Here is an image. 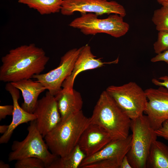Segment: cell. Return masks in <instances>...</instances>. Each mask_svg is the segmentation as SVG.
Masks as SVG:
<instances>
[{
  "label": "cell",
  "instance_id": "cell-1",
  "mask_svg": "<svg viewBox=\"0 0 168 168\" xmlns=\"http://www.w3.org/2000/svg\"><path fill=\"white\" fill-rule=\"evenodd\" d=\"M49 60L44 50L34 44L10 50L1 58L0 80L12 82L40 74Z\"/></svg>",
  "mask_w": 168,
  "mask_h": 168
},
{
  "label": "cell",
  "instance_id": "cell-2",
  "mask_svg": "<svg viewBox=\"0 0 168 168\" xmlns=\"http://www.w3.org/2000/svg\"><path fill=\"white\" fill-rule=\"evenodd\" d=\"M90 121L82 110L62 120L44 137L49 151L58 157L67 156L78 145Z\"/></svg>",
  "mask_w": 168,
  "mask_h": 168
},
{
  "label": "cell",
  "instance_id": "cell-3",
  "mask_svg": "<svg viewBox=\"0 0 168 168\" xmlns=\"http://www.w3.org/2000/svg\"><path fill=\"white\" fill-rule=\"evenodd\" d=\"M90 118V123L103 128L113 140L124 139L129 135L131 119L106 90L100 95Z\"/></svg>",
  "mask_w": 168,
  "mask_h": 168
},
{
  "label": "cell",
  "instance_id": "cell-4",
  "mask_svg": "<svg viewBox=\"0 0 168 168\" xmlns=\"http://www.w3.org/2000/svg\"><path fill=\"white\" fill-rule=\"evenodd\" d=\"M130 147L126 155L132 168H146L149 152L158 137L147 115L131 119Z\"/></svg>",
  "mask_w": 168,
  "mask_h": 168
},
{
  "label": "cell",
  "instance_id": "cell-5",
  "mask_svg": "<svg viewBox=\"0 0 168 168\" xmlns=\"http://www.w3.org/2000/svg\"><path fill=\"white\" fill-rule=\"evenodd\" d=\"M28 133L22 141H15L8 155L9 162L28 157H35L42 160L46 168L57 158L49 151L44 138L38 130L36 122H30L27 128Z\"/></svg>",
  "mask_w": 168,
  "mask_h": 168
},
{
  "label": "cell",
  "instance_id": "cell-6",
  "mask_svg": "<svg viewBox=\"0 0 168 168\" xmlns=\"http://www.w3.org/2000/svg\"><path fill=\"white\" fill-rule=\"evenodd\" d=\"M97 16L93 13L81 14L80 17L71 21L69 26L79 29L86 35L104 33L117 38L124 35L129 30L128 24L124 21L123 17L119 15H111L104 19L98 18Z\"/></svg>",
  "mask_w": 168,
  "mask_h": 168
},
{
  "label": "cell",
  "instance_id": "cell-7",
  "mask_svg": "<svg viewBox=\"0 0 168 168\" xmlns=\"http://www.w3.org/2000/svg\"><path fill=\"white\" fill-rule=\"evenodd\" d=\"M106 91L131 119L143 115L147 100L145 91L136 82L110 86Z\"/></svg>",
  "mask_w": 168,
  "mask_h": 168
},
{
  "label": "cell",
  "instance_id": "cell-8",
  "mask_svg": "<svg viewBox=\"0 0 168 168\" xmlns=\"http://www.w3.org/2000/svg\"><path fill=\"white\" fill-rule=\"evenodd\" d=\"M82 48L68 51L61 57L59 64L56 68L46 73L35 75L32 78L41 83L55 96L62 89L63 82L71 74Z\"/></svg>",
  "mask_w": 168,
  "mask_h": 168
},
{
  "label": "cell",
  "instance_id": "cell-9",
  "mask_svg": "<svg viewBox=\"0 0 168 168\" xmlns=\"http://www.w3.org/2000/svg\"><path fill=\"white\" fill-rule=\"evenodd\" d=\"M61 12L64 15H71L76 12H87L97 15L113 13L124 17L126 15L124 7L115 1L107 0H63Z\"/></svg>",
  "mask_w": 168,
  "mask_h": 168
},
{
  "label": "cell",
  "instance_id": "cell-10",
  "mask_svg": "<svg viewBox=\"0 0 168 168\" xmlns=\"http://www.w3.org/2000/svg\"><path fill=\"white\" fill-rule=\"evenodd\" d=\"M147 102L144 112L156 131L168 120V89L163 86L145 90Z\"/></svg>",
  "mask_w": 168,
  "mask_h": 168
},
{
  "label": "cell",
  "instance_id": "cell-11",
  "mask_svg": "<svg viewBox=\"0 0 168 168\" xmlns=\"http://www.w3.org/2000/svg\"><path fill=\"white\" fill-rule=\"evenodd\" d=\"M33 113L37 128L44 138L62 120L55 96L48 91L38 100Z\"/></svg>",
  "mask_w": 168,
  "mask_h": 168
},
{
  "label": "cell",
  "instance_id": "cell-12",
  "mask_svg": "<svg viewBox=\"0 0 168 168\" xmlns=\"http://www.w3.org/2000/svg\"><path fill=\"white\" fill-rule=\"evenodd\" d=\"M118 62V58L112 61L103 62L101 58H96V56L92 53L90 46L86 44L82 46L71 74L63 82L62 87L67 90L72 91L74 89L75 79L80 72L100 68L106 64H116Z\"/></svg>",
  "mask_w": 168,
  "mask_h": 168
},
{
  "label": "cell",
  "instance_id": "cell-13",
  "mask_svg": "<svg viewBox=\"0 0 168 168\" xmlns=\"http://www.w3.org/2000/svg\"><path fill=\"white\" fill-rule=\"evenodd\" d=\"M112 138L103 128L90 123L82 133L78 145L88 156L97 153L111 141Z\"/></svg>",
  "mask_w": 168,
  "mask_h": 168
},
{
  "label": "cell",
  "instance_id": "cell-14",
  "mask_svg": "<svg viewBox=\"0 0 168 168\" xmlns=\"http://www.w3.org/2000/svg\"><path fill=\"white\" fill-rule=\"evenodd\" d=\"M131 140L132 134L124 139L112 140L97 153L86 156L80 168H83L86 165L104 159H115L121 162L130 147Z\"/></svg>",
  "mask_w": 168,
  "mask_h": 168
},
{
  "label": "cell",
  "instance_id": "cell-15",
  "mask_svg": "<svg viewBox=\"0 0 168 168\" xmlns=\"http://www.w3.org/2000/svg\"><path fill=\"white\" fill-rule=\"evenodd\" d=\"M5 89L9 93L12 98L13 110L12 121L9 125L7 131L1 137L0 144L6 143L9 142L14 130L18 125L36 120V119L34 114L26 111L20 106L18 102L20 97L19 89L10 82L7 83Z\"/></svg>",
  "mask_w": 168,
  "mask_h": 168
},
{
  "label": "cell",
  "instance_id": "cell-16",
  "mask_svg": "<svg viewBox=\"0 0 168 168\" xmlns=\"http://www.w3.org/2000/svg\"><path fill=\"white\" fill-rule=\"evenodd\" d=\"M11 83L21 91L24 99L21 107L26 111L33 113L36 106L40 95L46 90L40 82L31 79H26Z\"/></svg>",
  "mask_w": 168,
  "mask_h": 168
},
{
  "label": "cell",
  "instance_id": "cell-17",
  "mask_svg": "<svg viewBox=\"0 0 168 168\" xmlns=\"http://www.w3.org/2000/svg\"><path fill=\"white\" fill-rule=\"evenodd\" d=\"M54 96L62 120L82 110L81 95L74 89L71 91L63 88Z\"/></svg>",
  "mask_w": 168,
  "mask_h": 168
},
{
  "label": "cell",
  "instance_id": "cell-18",
  "mask_svg": "<svg viewBox=\"0 0 168 168\" xmlns=\"http://www.w3.org/2000/svg\"><path fill=\"white\" fill-rule=\"evenodd\" d=\"M146 168H168V147L157 140L152 143L146 163Z\"/></svg>",
  "mask_w": 168,
  "mask_h": 168
},
{
  "label": "cell",
  "instance_id": "cell-19",
  "mask_svg": "<svg viewBox=\"0 0 168 168\" xmlns=\"http://www.w3.org/2000/svg\"><path fill=\"white\" fill-rule=\"evenodd\" d=\"M86 155L78 145L66 157H58L48 168H80Z\"/></svg>",
  "mask_w": 168,
  "mask_h": 168
},
{
  "label": "cell",
  "instance_id": "cell-20",
  "mask_svg": "<svg viewBox=\"0 0 168 168\" xmlns=\"http://www.w3.org/2000/svg\"><path fill=\"white\" fill-rule=\"evenodd\" d=\"M18 2L27 5L44 15L60 11L63 0H18Z\"/></svg>",
  "mask_w": 168,
  "mask_h": 168
},
{
  "label": "cell",
  "instance_id": "cell-21",
  "mask_svg": "<svg viewBox=\"0 0 168 168\" xmlns=\"http://www.w3.org/2000/svg\"><path fill=\"white\" fill-rule=\"evenodd\" d=\"M152 20L158 31H168V8L162 6L155 10Z\"/></svg>",
  "mask_w": 168,
  "mask_h": 168
},
{
  "label": "cell",
  "instance_id": "cell-22",
  "mask_svg": "<svg viewBox=\"0 0 168 168\" xmlns=\"http://www.w3.org/2000/svg\"><path fill=\"white\" fill-rule=\"evenodd\" d=\"M15 168H46L45 164L40 158L28 157L16 161Z\"/></svg>",
  "mask_w": 168,
  "mask_h": 168
},
{
  "label": "cell",
  "instance_id": "cell-23",
  "mask_svg": "<svg viewBox=\"0 0 168 168\" xmlns=\"http://www.w3.org/2000/svg\"><path fill=\"white\" fill-rule=\"evenodd\" d=\"M153 47L156 54L168 50V31H158L157 40L154 43Z\"/></svg>",
  "mask_w": 168,
  "mask_h": 168
},
{
  "label": "cell",
  "instance_id": "cell-24",
  "mask_svg": "<svg viewBox=\"0 0 168 168\" xmlns=\"http://www.w3.org/2000/svg\"><path fill=\"white\" fill-rule=\"evenodd\" d=\"M121 162L115 159H104L86 165L83 168H119Z\"/></svg>",
  "mask_w": 168,
  "mask_h": 168
},
{
  "label": "cell",
  "instance_id": "cell-25",
  "mask_svg": "<svg viewBox=\"0 0 168 168\" xmlns=\"http://www.w3.org/2000/svg\"><path fill=\"white\" fill-rule=\"evenodd\" d=\"M158 137L162 138L168 141V120L163 124L161 126L155 131Z\"/></svg>",
  "mask_w": 168,
  "mask_h": 168
},
{
  "label": "cell",
  "instance_id": "cell-26",
  "mask_svg": "<svg viewBox=\"0 0 168 168\" xmlns=\"http://www.w3.org/2000/svg\"><path fill=\"white\" fill-rule=\"evenodd\" d=\"M13 110V105H0V120L5 119L7 115H12Z\"/></svg>",
  "mask_w": 168,
  "mask_h": 168
},
{
  "label": "cell",
  "instance_id": "cell-27",
  "mask_svg": "<svg viewBox=\"0 0 168 168\" xmlns=\"http://www.w3.org/2000/svg\"><path fill=\"white\" fill-rule=\"evenodd\" d=\"M151 61L153 63L163 61L168 64V50L156 54L151 59Z\"/></svg>",
  "mask_w": 168,
  "mask_h": 168
},
{
  "label": "cell",
  "instance_id": "cell-28",
  "mask_svg": "<svg viewBox=\"0 0 168 168\" xmlns=\"http://www.w3.org/2000/svg\"><path fill=\"white\" fill-rule=\"evenodd\" d=\"M152 83L156 86H164L168 89V76L161 77L158 79L153 78L152 80Z\"/></svg>",
  "mask_w": 168,
  "mask_h": 168
},
{
  "label": "cell",
  "instance_id": "cell-29",
  "mask_svg": "<svg viewBox=\"0 0 168 168\" xmlns=\"http://www.w3.org/2000/svg\"><path fill=\"white\" fill-rule=\"evenodd\" d=\"M119 168H132L126 155L122 160Z\"/></svg>",
  "mask_w": 168,
  "mask_h": 168
},
{
  "label": "cell",
  "instance_id": "cell-30",
  "mask_svg": "<svg viewBox=\"0 0 168 168\" xmlns=\"http://www.w3.org/2000/svg\"><path fill=\"white\" fill-rule=\"evenodd\" d=\"M9 125H1L0 126V133L1 134L4 133L7 130Z\"/></svg>",
  "mask_w": 168,
  "mask_h": 168
},
{
  "label": "cell",
  "instance_id": "cell-31",
  "mask_svg": "<svg viewBox=\"0 0 168 168\" xmlns=\"http://www.w3.org/2000/svg\"><path fill=\"white\" fill-rule=\"evenodd\" d=\"M0 168H9L10 166L7 164L5 163L2 161H0Z\"/></svg>",
  "mask_w": 168,
  "mask_h": 168
},
{
  "label": "cell",
  "instance_id": "cell-32",
  "mask_svg": "<svg viewBox=\"0 0 168 168\" xmlns=\"http://www.w3.org/2000/svg\"><path fill=\"white\" fill-rule=\"evenodd\" d=\"M156 1L161 5H162L165 2H168V0H156Z\"/></svg>",
  "mask_w": 168,
  "mask_h": 168
},
{
  "label": "cell",
  "instance_id": "cell-33",
  "mask_svg": "<svg viewBox=\"0 0 168 168\" xmlns=\"http://www.w3.org/2000/svg\"><path fill=\"white\" fill-rule=\"evenodd\" d=\"M162 6H165L168 8V2H165Z\"/></svg>",
  "mask_w": 168,
  "mask_h": 168
}]
</instances>
